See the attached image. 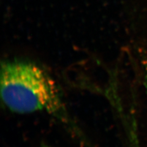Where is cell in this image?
<instances>
[{
    "mask_svg": "<svg viewBox=\"0 0 147 147\" xmlns=\"http://www.w3.org/2000/svg\"><path fill=\"white\" fill-rule=\"evenodd\" d=\"M144 69V84L147 91V62L145 64Z\"/></svg>",
    "mask_w": 147,
    "mask_h": 147,
    "instance_id": "2",
    "label": "cell"
},
{
    "mask_svg": "<svg viewBox=\"0 0 147 147\" xmlns=\"http://www.w3.org/2000/svg\"><path fill=\"white\" fill-rule=\"evenodd\" d=\"M55 81L44 69L30 61L4 62L1 71V95L11 111L29 113L55 111L60 104Z\"/></svg>",
    "mask_w": 147,
    "mask_h": 147,
    "instance_id": "1",
    "label": "cell"
}]
</instances>
